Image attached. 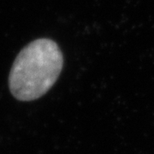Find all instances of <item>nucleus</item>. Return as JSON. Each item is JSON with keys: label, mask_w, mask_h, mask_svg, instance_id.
<instances>
[{"label": "nucleus", "mask_w": 154, "mask_h": 154, "mask_svg": "<svg viewBox=\"0 0 154 154\" xmlns=\"http://www.w3.org/2000/svg\"><path fill=\"white\" fill-rule=\"evenodd\" d=\"M63 65L62 51L53 40L38 38L29 43L18 54L11 68V94L21 101L40 98L57 82Z\"/></svg>", "instance_id": "obj_1"}]
</instances>
